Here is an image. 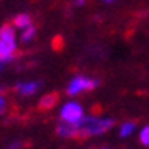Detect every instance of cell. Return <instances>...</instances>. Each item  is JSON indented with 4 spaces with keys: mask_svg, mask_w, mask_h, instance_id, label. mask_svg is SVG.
I'll list each match as a JSON object with an SVG mask.
<instances>
[{
    "mask_svg": "<svg viewBox=\"0 0 149 149\" xmlns=\"http://www.w3.org/2000/svg\"><path fill=\"white\" fill-rule=\"evenodd\" d=\"M139 139H141V143H143L144 146H149V125H148V126H144L143 130H141Z\"/></svg>",
    "mask_w": 149,
    "mask_h": 149,
    "instance_id": "obj_11",
    "label": "cell"
},
{
    "mask_svg": "<svg viewBox=\"0 0 149 149\" xmlns=\"http://www.w3.org/2000/svg\"><path fill=\"white\" fill-rule=\"evenodd\" d=\"M57 133L61 136H74V123L64 121V120H62V121L57 125Z\"/></svg>",
    "mask_w": 149,
    "mask_h": 149,
    "instance_id": "obj_6",
    "label": "cell"
},
{
    "mask_svg": "<svg viewBox=\"0 0 149 149\" xmlns=\"http://www.w3.org/2000/svg\"><path fill=\"white\" fill-rule=\"evenodd\" d=\"M105 2H111V0H105Z\"/></svg>",
    "mask_w": 149,
    "mask_h": 149,
    "instance_id": "obj_14",
    "label": "cell"
},
{
    "mask_svg": "<svg viewBox=\"0 0 149 149\" xmlns=\"http://www.w3.org/2000/svg\"><path fill=\"white\" fill-rule=\"evenodd\" d=\"M15 48H17V44H15L13 28L10 25H5L0 30V59H2V62L10 61L13 57Z\"/></svg>",
    "mask_w": 149,
    "mask_h": 149,
    "instance_id": "obj_2",
    "label": "cell"
},
{
    "mask_svg": "<svg viewBox=\"0 0 149 149\" xmlns=\"http://www.w3.org/2000/svg\"><path fill=\"white\" fill-rule=\"evenodd\" d=\"M17 88H18V92L23 93V95H31V93H35L40 88V84L38 82H26V84H20Z\"/></svg>",
    "mask_w": 149,
    "mask_h": 149,
    "instance_id": "obj_5",
    "label": "cell"
},
{
    "mask_svg": "<svg viewBox=\"0 0 149 149\" xmlns=\"http://www.w3.org/2000/svg\"><path fill=\"white\" fill-rule=\"evenodd\" d=\"M97 87V80L87 79V77H75L67 87V93L69 95H75V93L82 92V90H92Z\"/></svg>",
    "mask_w": 149,
    "mask_h": 149,
    "instance_id": "obj_4",
    "label": "cell"
},
{
    "mask_svg": "<svg viewBox=\"0 0 149 149\" xmlns=\"http://www.w3.org/2000/svg\"><path fill=\"white\" fill-rule=\"evenodd\" d=\"M82 116H84V110H82V107H80L79 103H75V102L66 103L61 110V118L64 120V121L75 123V121H79Z\"/></svg>",
    "mask_w": 149,
    "mask_h": 149,
    "instance_id": "obj_3",
    "label": "cell"
},
{
    "mask_svg": "<svg viewBox=\"0 0 149 149\" xmlns=\"http://www.w3.org/2000/svg\"><path fill=\"white\" fill-rule=\"evenodd\" d=\"M0 69H2V59H0Z\"/></svg>",
    "mask_w": 149,
    "mask_h": 149,
    "instance_id": "obj_13",
    "label": "cell"
},
{
    "mask_svg": "<svg viewBox=\"0 0 149 149\" xmlns=\"http://www.w3.org/2000/svg\"><path fill=\"white\" fill-rule=\"evenodd\" d=\"M35 35H36V30H35V26H26L25 28V31H23V35H22V40L25 41V43H28V41H31L33 38H35Z\"/></svg>",
    "mask_w": 149,
    "mask_h": 149,
    "instance_id": "obj_9",
    "label": "cell"
},
{
    "mask_svg": "<svg viewBox=\"0 0 149 149\" xmlns=\"http://www.w3.org/2000/svg\"><path fill=\"white\" fill-rule=\"evenodd\" d=\"M15 25H17L18 28H26V26H30V25H31L30 15H26V13L18 15V17L15 18Z\"/></svg>",
    "mask_w": 149,
    "mask_h": 149,
    "instance_id": "obj_8",
    "label": "cell"
},
{
    "mask_svg": "<svg viewBox=\"0 0 149 149\" xmlns=\"http://www.w3.org/2000/svg\"><path fill=\"white\" fill-rule=\"evenodd\" d=\"M3 108H5V102H3V98H2V95H0V113L3 111Z\"/></svg>",
    "mask_w": 149,
    "mask_h": 149,
    "instance_id": "obj_12",
    "label": "cell"
},
{
    "mask_svg": "<svg viewBox=\"0 0 149 149\" xmlns=\"http://www.w3.org/2000/svg\"><path fill=\"white\" fill-rule=\"evenodd\" d=\"M56 102H57L56 93H48V95H44L43 98L40 100V107L41 108H51V107H54Z\"/></svg>",
    "mask_w": 149,
    "mask_h": 149,
    "instance_id": "obj_7",
    "label": "cell"
},
{
    "mask_svg": "<svg viewBox=\"0 0 149 149\" xmlns=\"http://www.w3.org/2000/svg\"><path fill=\"white\" fill-rule=\"evenodd\" d=\"M134 131V123H123L121 128H120V136H130Z\"/></svg>",
    "mask_w": 149,
    "mask_h": 149,
    "instance_id": "obj_10",
    "label": "cell"
},
{
    "mask_svg": "<svg viewBox=\"0 0 149 149\" xmlns=\"http://www.w3.org/2000/svg\"><path fill=\"white\" fill-rule=\"evenodd\" d=\"M113 126V120L110 118H97V116H87L80 118L79 121L74 123V136L84 138V136L100 134Z\"/></svg>",
    "mask_w": 149,
    "mask_h": 149,
    "instance_id": "obj_1",
    "label": "cell"
}]
</instances>
